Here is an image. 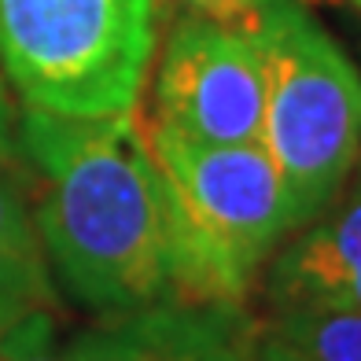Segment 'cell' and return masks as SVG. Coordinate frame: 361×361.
Returning <instances> with one entry per match:
<instances>
[{
  "instance_id": "obj_2",
  "label": "cell",
  "mask_w": 361,
  "mask_h": 361,
  "mask_svg": "<svg viewBox=\"0 0 361 361\" xmlns=\"http://www.w3.org/2000/svg\"><path fill=\"white\" fill-rule=\"evenodd\" d=\"M266 71L258 144L288 192L291 228L321 218L361 159V74L299 0H247Z\"/></svg>"
},
{
  "instance_id": "obj_10",
  "label": "cell",
  "mask_w": 361,
  "mask_h": 361,
  "mask_svg": "<svg viewBox=\"0 0 361 361\" xmlns=\"http://www.w3.org/2000/svg\"><path fill=\"white\" fill-rule=\"evenodd\" d=\"M56 328H52V310L30 314L15 328L0 336V354L8 361H71L67 354L56 350Z\"/></svg>"
},
{
  "instance_id": "obj_3",
  "label": "cell",
  "mask_w": 361,
  "mask_h": 361,
  "mask_svg": "<svg viewBox=\"0 0 361 361\" xmlns=\"http://www.w3.org/2000/svg\"><path fill=\"white\" fill-rule=\"evenodd\" d=\"M180 207V302L243 306L258 262L291 228L281 170L258 140L203 144L147 129Z\"/></svg>"
},
{
  "instance_id": "obj_1",
  "label": "cell",
  "mask_w": 361,
  "mask_h": 361,
  "mask_svg": "<svg viewBox=\"0 0 361 361\" xmlns=\"http://www.w3.org/2000/svg\"><path fill=\"white\" fill-rule=\"evenodd\" d=\"M19 144L44 177L37 236L81 302L104 314L180 302V207L133 111L26 107Z\"/></svg>"
},
{
  "instance_id": "obj_11",
  "label": "cell",
  "mask_w": 361,
  "mask_h": 361,
  "mask_svg": "<svg viewBox=\"0 0 361 361\" xmlns=\"http://www.w3.org/2000/svg\"><path fill=\"white\" fill-rule=\"evenodd\" d=\"M251 361H306V357L299 350H291L284 339H276L273 332H262V336H255Z\"/></svg>"
},
{
  "instance_id": "obj_9",
  "label": "cell",
  "mask_w": 361,
  "mask_h": 361,
  "mask_svg": "<svg viewBox=\"0 0 361 361\" xmlns=\"http://www.w3.org/2000/svg\"><path fill=\"white\" fill-rule=\"evenodd\" d=\"M269 332L306 361H361V310L288 306L276 310Z\"/></svg>"
},
{
  "instance_id": "obj_8",
  "label": "cell",
  "mask_w": 361,
  "mask_h": 361,
  "mask_svg": "<svg viewBox=\"0 0 361 361\" xmlns=\"http://www.w3.org/2000/svg\"><path fill=\"white\" fill-rule=\"evenodd\" d=\"M52 302L56 295L48 281L37 225L26 210L23 192L0 170V336L30 314L52 310Z\"/></svg>"
},
{
  "instance_id": "obj_6",
  "label": "cell",
  "mask_w": 361,
  "mask_h": 361,
  "mask_svg": "<svg viewBox=\"0 0 361 361\" xmlns=\"http://www.w3.org/2000/svg\"><path fill=\"white\" fill-rule=\"evenodd\" d=\"M255 321L243 306L159 302L111 314V321L81 332L71 361H251Z\"/></svg>"
},
{
  "instance_id": "obj_15",
  "label": "cell",
  "mask_w": 361,
  "mask_h": 361,
  "mask_svg": "<svg viewBox=\"0 0 361 361\" xmlns=\"http://www.w3.org/2000/svg\"><path fill=\"white\" fill-rule=\"evenodd\" d=\"M0 361H8V357H4V354H0Z\"/></svg>"
},
{
  "instance_id": "obj_12",
  "label": "cell",
  "mask_w": 361,
  "mask_h": 361,
  "mask_svg": "<svg viewBox=\"0 0 361 361\" xmlns=\"http://www.w3.org/2000/svg\"><path fill=\"white\" fill-rule=\"evenodd\" d=\"M15 155V111H11V96L0 78V162H8Z\"/></svg>"
},
{
  "instance_id": "obj_5",
  "label": "cell",
  "mask_w": 361,
  "mask_h": 361,
  "mask_svg": "<svg viewBox=\"0 0 361 361\" xmlns=\"http://www.w3.org/2000/svg\"><path fill=\"white\" fill-rule=\"evenodd\" d=\"M266 71L247 26L185 19L162 48L155 78V126L203 144H251L262 137Z\"/></svg>"
},
{
  "instance_id": "obj_14",
  "label": "cell",
  "mask_w": 361,
  "mask_h": 361,
  "mask_svg": "<svg viewBox=\"0 0 361 361\" xmlns=\"http://www.w3.org/2000/svg\"><path fill=\"white\" fill-rule=\"evenodd\" d=\"M207 4H218V0H207Z\"/></svg>"
},
{
  "instance_id": "obj_4",
  "label": "cell",
  "mask_w": 361,
  "mask_h": 361,
  "mask_svg": "<svg viewBox=\"0 0 361 361\" xmlns=\"http://www.w3.org/2000/svg\"><path fill=\"white\" fill-rule=\"evenodd\" d=\"M152 52L155 0H0V63L26 107L129 114Z\"/></svg>"
},
{
  "instance_id": "obj_13",
  "label": "cell",
  "mask_w": 361,
  "mask_h": 361,
  "mask_svg": "<svg viewBox=\"0 0 361 361\" xmlns=\"http://www.w3.org/2000/svg\"><path fill=\"white\" fill-rule=\"evenodd\" d=\"M350 4H354V8H361V0H350Z\"/></svg>"
},
{
  "instance_id": "obj_7",
  "label": "cell",
  "mask_w": 361,
  "mask_h": 361,
  "mask_svg": "<svg viewBox=\"0 0 361 361\" xmlns=\"http://www.w3.org/2000/svg\"><path fill=\"white\" fill-rule=\"evenodd\" d=\"M269 295L276 310H361V166L350 185H343L332 214L314 218L306 236L276 258Z\"/></svg>"
}]
</instances>
